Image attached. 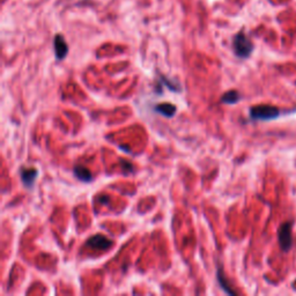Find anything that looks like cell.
Here are the masks:
<instances>
[{
    "label": "cell",
    "mask_w": 296,
    "mask_h": 296,
    "mask_svg": "<svg viewBox=\"0 0 296 296\" xmlns=\"http://www.w3.org/2000/svg\"><path fill=\"white\" fill-rule=\"evenodd\" d=\"M254 48V43L244 32H238L232 38V50H234L236 57L240 59L249 58L250 54H252Z\"/></svg>",
    "instance_id": "cell-1"
},
{
    "label": "cell",
    "mask_w": 296,
    "mask_h": 296,
    "mask_svg": "<svg viewBox=\"0 0 296 296\" xmlns=\"http://www.w3.org/2000/svg\"><path fill=\"white\" fill-rule=\"evenodd\" d=\"M280 116V110L274 106L260 104L250 109V118L252 120H272Z\"/></svg>",
    "instance_id": "cell-2"
},
{
    "label": "cell",
    "mask_w": 296,
    "mask_h": 296,
    "mask_svg": "<svg viewBox=\"0 0 296 296\" xmlns=\"http://www.w3.org/2000/svg\"><path fill=\"white\" fill-rule=\"evenodd\" d=\"M278 240H279L280 249L284 252H288L293 246V240H292V224L290 222H284L279 227L278 230Z\"/></svg>",
    "instance_id": "cell-3"
},
{
    "label": "cell",
    "mask_w": 296,
    "mask_h": 296,
    "mask_svg": "<svg viewBox=\"0 0 296 296\" xmlns=\"http://www.w3.org/2000/svg\"><path fill=\"white\" fill-rule=\"evenodd\" d=\"M86 246L92 248V249H94V250L104 251V250L110 249V248L114 246V242L111 240H109L108 238H106L104 235L96 234L87 240Z\"/></svg>",
    "instance_id": "cell-4"
},
{
    "label": "cell",
    "mask_w": 296,
    "mask_h": 296,
    "mask_svg": "<svg viewBox=\"0 0 296 296\" xmlns=\"http://www.w3.org/2000/svg\"><path fill=\"white\" fill-rule=\"evenodd\" d=\"M54 56L58 60H62L68 54V46L66 43L64 37L60 34L56 35L54 38Z\"/></svg>",
    "instance_id": "cell-5"
},
{
    "label": "cell",
    "mask_w": 296,
    "mask_h": 296,
    "mask_svg": "<svg viewBox=\"0 0 296 296\" xmlns=\"http://www.w3.org/2000/svg\"><path fill=\"white\" fill-rule=\"evenodd\" d=\"M20 176L24 186L32 188L34 186L35 180L37 178V170L34 168H22L20 170Z\"/></svg>",
    "instance_id": "cell-6"
},
{
    "label": "cell",
    "mask_w": 296,
    "mask_h": 296,
    "mask_svg": "<svg viewBox=\"0 0 296 296\" xmlns=\"http://www.w3.org/2000/svg\"><path fill=\"white\" fill-rule=\"evenodd\" d=\"M73 172H74V176H76L79 180H81V182L90 183L92 180V172H90V169L86 168V166H74Z\"/></svg>",
    "instance_id": "cell-7"
},
{
    "label": "cell",
    "mask_w": 296,
    "mask_h": 296,
    "mask_svg": "<svg viewBox=\"0 0 296 296\" xmlns=\"http://www.w3.org/2000/svg\"><path fill=\"white\" fill-rule=\"evenodd\" d=\"M155 112L162 114L166 118H172L175 116L176 114V106L170 104V103H162V104H158L154 106Z\"/></svg>",
    "instance_id": "cell-8"
},
{
    "label": "cell",
    "mask_w": 296,
    "mask_h": 296,
    "mask_svg": "<svg viewBox=\"0 0 296 296\" xmlns=\"http://www.w3.org/2000/svg\"><path fill=\"white\" fill-rule=\"evenodd\" d=\"M240 100V95L238 92L236 90H229L226 92V94L222 95L221 98V103H224V104H236Z\"/></svg>",
    "instance_id": "cell-9"
},
{
    "label": "cell",
    "mask_w": 296,
    "mask_h": 296,
    "mask_svg": "<svg viewBox=\"0 0 296 296\" xmlns=\"http://www.w3.org/2000/svg\"><path fill=\"white\" fill-rule=\"evenodd\" d=\"M216 276H218V281H219L220 286L222 290H224L226 293L229 294V295H235L236 293L234 290L230 288V284H228V281L226 280V276L224 274V271H222V268H218V273H216Z\"/></svg>",
    "instance_id": "cell-10"
},
{
    "label": "cell",
    "mask_w": 296,
    "mask_h": 296,
    "mask_svg": "<svg viewBox=\"0 0 296 296\" xmlns=\"http://www.w3.org/2000/svg\"><path fill=\"white\" fill-rule=\"evenodd\" d=\"M160 81L164 84H166V86L168 87L170 90H172V92H180V90H180V86H177V84H172V81H170L169 79H166V76H162V74H160Z\"/></svg>",
    "instance_id": "cell-11"
}]
</instances>
